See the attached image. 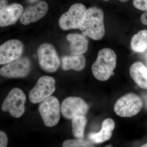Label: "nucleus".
Wrapping results in <instances>:
<instances>
[{
  "instance_id": "6",
  "label": "nucleus",
  "mask_w": 147,
  "mask_h": 147,
  "mask_svg": "<svg viewBox=\"0 0 147 147\" xmlns=\"http://www.w3.org/2000/svg\"><path fill=\"white\" fill-rule=\"evenodd\" d=\"M38 58L40 67L48 72L53 73L58 70L60 60L57 51L52 44L42 43L37 50Z\"/></svg>"
},
{
  "instance_id": "25",
  "label": "nucleus",
  "mask_w": 147,
  "mask_h": 147,
  "mask_svg": "<svg viewBox=\"0 0 147 147\" xmlns=\"http://www.w3.org/2000/svg\"><path fill=\"white\" fill-rule=\"evenodd\" d=\"M143 98H144V99L146 105L147 107V94H144V95L143 96Z\"/></svg>"
},
{
  "instance_id": "18",
  "label": "nucleus",
  "mask_w": 147,
  "mask_h": 147,
  "mask_svg": "<svg viewBox=\"0 0 147 147\" xmlns=\"http://www.w3.org/2000/svg\"><path fill=\"white\" fill-rule=\"evenodd\" d=\"M131 50L136 53H143L147 49V30H143L134 34L130 42Z\"/></svg>"
},
{
  "instance_id": "7",
  "label": "nucleus",
  "mask_w": 147,
  "mask_h": 147,
  "mask_svg": "<svg viewBox=\"0 0 147 147\" xmlns=\"http://www.w3.org/2000/svg\"><path fill=\"white\" fill-rule=\"evenodd\" d=\"M60 110L59 100L55 96H50L42 101L39 112L46 126L53 127L57 124L60 118Z\"/></svg>"
},
{
  "instance_id": "26",
  "label": "nucleus",
  "mask_w": 147,
  "mask_h": 147,
  "mask_svg": "<svg viewBox=\"0 0 147 147\" xmlns=\"http://www.w3.org/2000/svg\"><path fill=\"white\" fill-rule=\"evenodd\" d=\"M38 1H39V0H28V1L31 3L36 2Z\"/></svg>"
},
{
  "instance_id": "4",
  "label": "nucleus",
  "mask_w": 147,
  "mask_h": 147,
  "mask_svg": "<svg viewBox=\"0 0 147 147\" xmlns=\"http://www.w3.org/2000/svg\"><path fill=\"white\" fill-rule=\"evenodd\" d=\"M26 97L19 88L12 89L4 100L1 106L3 112H8L14 118H19L25 113Z\"/></svg>"
},
{
  "instance_id": "19",
  "label": "nucleus",
  "mask_w": 147,
  "mask_h": 147,
  "mask_svg": "<svg viewBox=\"0 0 147 147\" xmlns=\"http://www.w3.org/2000/svg\"><path fill=\"white\" fill-rule=\"evenodd\" d=\"M87 123V119L84 116H79L72 119V133L77 139H83Z\"/></svg>"
},
{
  "instance_id": "15",
  "label": "nucleus",
  "mask_w": 147,
  "mask_h": 147,
  "mask_svg": "<svg viewBox=\"0 0 147 147\" xmlns=\"http://www.w3.org/2000/svg\"><path fill=\"white\" fill-rule=\"evenodd\" d=\"M115 127V123L112 119H105L103 121L101 125V129L98 132H92L88 135L90 141L95 144L102 143L111 138L112 131Z\"/></svg>"
},
{
  "instance_id": "22",
  "label": "nucleus",
  "mask_w": 147,
  "mask_h": 147,
  "mask_svg": "<svg viewBox=\"0 0 147 147\" xmlns=\"http://www.w3.org/2000/svg\"><path fill=\"white\" fill-rule=\"evenodd\" d=\"M8 138L6 134L3 131H0V147H7Z\"/></svg>"
},
{
  "instance_id": "17",
  "label": "nucleus",
  "mask_w": 147,
  "mask_h": 147,
  "mask_svg": "<svg viewBox=\"0 0 147 147\" xmlns=\"http://www.w3.org/2000/svg\"><path fill=\"white\" fill-rule=\"evenodd\" d=\"M86 65V58L83 55L64 56L62 58V67L65 71L70 69L82 71Z\"/></svg>"
},
{
  "instance_id": "2",
  "label": "nucleus",
  "mask_w": 147,
  "mask_h": 147,
  "mask_svg": "<svg viewBox=\"0 0 147 147\" xmlns=\"http://www.w3.org/2000/svg\"><path fill=\"white\" fill-rule=\"evenodd\" d=\"M117 61V55L114 50L109 48L101 49L92 65L93 75L99 81H107L114 75L113 71L116 68Z\"/></svg>"
},
{
  "instance_id": "23",
  "label": "nucleus",
  "mask_w": 147,
  "mask_h": 147,
  "mask_svg": "<svg viewBox=\"0 0 147 147\" xmlns=\"http://www.w3.org/2000/svg\"><path fill=\"white\" fill-rule=\"evenodd\" d=\"M141 21L144 25L147 26V11H145L142 14L141 17Z\"/></svg>"
},
{
  "instance_id": "21",
  "label": "nucleus",
  "mask_w": 147,
  "mask_h": 147,
  "mask_svg": "<svg viewBox=\"0 0 147 147\" xmlns=\"http://www.w3.org/2000/svg\"><path fill=\"white\" fill-rule=\"evenodd\" d=\"M133 4L137 9L147 11V0H133Z\"/></svg>"
},
{
  "instance_id": "12",
  "label": "nucleus",
  "mask_w": 147,
  "mask_h": 147,
  "mask_svg": "<svg viewBox=\"0 0 147 147\" xmlns=\"http://www.w3.org/2000/svg\"><path fill=\"white\" fill-rule=\"evenodd\" d=\"M48 4L44 1H39L27 7L20 18L21 24L28 25L39 21L47 14Z\"/></svg>"
},
{
  "instance_id": "16",
  "label": "nucleus",
  "mask_w": 147,
  "mask_h": 147,
  "mask_svg": "<svg viewBox=\"0 0 147 147\" xmlns=\"http://www.w3.org/2000/svg\"><path fill=\"white\" fill-rule=\"evenodd\" d=\"M129 74L139 86L147 90V69L142 63H133L129 68Z\"/></svg>"
},
{
  "instance_id": "11",
  "label": "nucleus",
  "mask_w": 147,
  "mask_h": 147,
  "mask_svg": "<svg viewBox=\"0 0 147 147\" xmlns=\"http://www.w3.org/2000/svg\"><path fill=\"white\" fill-rule=\"evenodd\" d=\"M24 50L23 43L17 39L6 41L0 46V64H6L21 57Z\"/></svg>"
},
{
  "instance_id": "10",
  "label": "nucleus",
  "mask_w": 147,
  "mask_h": 147,
  "mask_svg": "<svg viewBox=\"0 0 147 147\" xmlns=\"http://www.w3.org/2000/svg\"><path fill=\"white\" fill-rule=\"evenodd\" d=\"M61 110L65 118L72 119L86 115L88 110V106L81 98L71 96L67 98L63 101Z\"/></svg>"
},
{
  "instance_id": "13",
  "label": "nucleus",
  "mask_w": 147,
  "mask_h": 147,
  "mask_svg": "<svg viewBox=\"0 0 147 147\" xmlns=\"http://www.w3.org/2000/svg\"><path fill=\"white\" fill-rule=\"evenodd\" d=\"M24 12L21 5L13 3L0 9V26L5 27L15 24L21 18Z\"/></svg>"
},
{
  "instance_id": "8",
  "label": "nucleus",
  "mask_w": 147,
  "mask_h": 147,
  "mask_svg": "<svg viewBox=\"0 0 147 147\" xmlns=\"http://www.w3.org/2000/svg\"><path fill=\"white\" fill-rule=\"evenodd\" d=\"M55 80L51 76H42L30 92L29 99L33 103L42 102L51 96L55 90Z\"/></svg>"
},
{
  "instance_id": "9",
  "label": "nucleus",
  "mask_w": 147,
  "mask_h": 147,
  "mask_svg": "<svg viewBox=\"0 0 147 147\" xmlns=\"http://www.w3.org/2000/svg\"><path fill=\"white\" fill-rule=\"evenodd\" d=\"M31 63L29 58H20L0 69V74L6 78H24L30 73Z\"/></svg>"
},
{
  "instance_id": "5",
  "label": "nucleus",
  "mask_w": 147,
  "mask_h": 147,
  "mask_svg": "<svg viewBox=\"0 0 147 147\" xmlns=\"http://www.w3.org/2000/svg\"><path fill=\"white\" fill-rule=\"evenodd\" d=\"M143 106L142 99L134 93H129L117 100L114 111L119 117H129L137 115Z\"/></svg>"
},
{
  "instance_id": "14",
  "label": "nucleus",
  "mask_w": 147,
  "mask_h": 147,
  "mask_svg": "<svg viewBox=\"0 0 147 147\" xmlns=\"http://www.w3.org/2000/svg\"><path fill=\"white\" fill-rule=\"evenodd\" d=\"M67 40L70 43L69 49L73 55H83L88 47V40L84 35L70 34L67 36Z\"/></svg>"
},
{
  "instance_id": "28",
  "label": "nucleus",
  "mask_w": 147,
  "mask_h": 147,
  "mask_svg": "<svg viewBox=\"0 0 147 147\" xmlns=\"http://www.w3.org/2000/svg\"><path fill=\"white\" fill-rule=\"evenodd\" d=\"M141 147H147V143L146 144L143 145V146H142Z\"/></svg>"
},
{
  "instance_id": "1",
  "label": "nucleus",
  "mask_w": 147,
  "mask_h": 147,
  "mask_svg": "<svg viewBox=\"0 0 147 147\" xmlns=\"http://www.w3.org/2000/svg\"><path fill=\"white\" fill-rule=\"evenodd\" d=\"M79 30L82 31L83 35L94 40L102 39L105 32L103 11L96 7L88 9Z\"/></svg>"
},
{
  "instance_id": "29",
  "label": "nucleus",
  "mask_w": 147,
  "mask_h": 147,
  "mask_svg": "<svg viewBox=\"0 0 147 147\" xmlns=\"http://www.w3.org/2000/svg\"><path fill=\"white\" fill-rule=\"evenodd\" d=\"M113 147L112 146H107V147Z\"/></svg>"
},
{
  "instance_id": "20",
  "label": "nucleus",
  "mask_w": 147,
  "mask_h": 147,
  "mask_svg": "<svg viewBox=\"0 0 147 147\" xmlns=\"http://www.w3.org/2000/svg\"><path fill=\"white\" fill-rule=\"evenodd\" d=\"M63 147H94L91 143L82 139H68L64 141Z\"/></svg>"
},
{
  "instance_id": "3",
  "label": "nucleus",
  "mask_w": 147,
  "mask_h": 147,
  "mask_svg": "<svg viewBox=\"0 0 147 147\" xmlns=\"http://www.w3.org/2000/svg\"><path fill=\"white\" fill-rule=\"evenodd\" d=\"M87 9L81 3L74 4L68 11L61 16L59 21V26L64 30L80 29L84 22Z\"/></svg>"
},
{
  "instance_id": "24",
  "label": "nucleus",
  "mask_w": 147,
  "mask_h": 147,
  "mask_svg": "<svg viewBox=\"0 0 147 147\" xmlns=\"http://www.w3.org/2000/svg\"><path fill=\"white\" fill-rule=\"evenodd\" d=\"M1 3H0V8L1 9L4 8L6 6H7V0H0Z\"/></svg>"
},
{
  "instance_id": "27",
  "label": "nucleus",
  "mask_w": 147,
  "mask_h": 147,
  "mask_svg": "<svg viewBox=\"0 0 147 147\" xmlns=\"http://www.w3.org/2000/svg\"><path fill=\"white\" fill-rule=\"evenodd\" d=\"M119 1L121 2H126L128 1L129 0H119Z\"/></svg>"
},
{
  "instance_id": "30",
  "label": "nucleus",
  "mask_w": 147,
  "mask_h": 147,
  "mask_svg": "<svg viewBox=\"0 0 147 147\" xmlns=\"http://www.w3.org/2000/svg\"><path fill=\"white\" fill-rule=\"evenodd\" d=\"M103 1H109V0H103Z\"/></svg>"
}]
</instances>
